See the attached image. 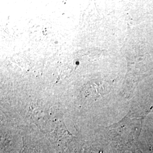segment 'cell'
<instances>
[{"label": "cell", "mask_w": 153, "mask_h": 153, "mask_svg": "<svg viewBox=\"0 0 153 153\" xmlns=\"http://www.w3.org/2000/svg\"><path fill=\"white\" fill-rule=\"evenodd\" d=\"M104 89L105 88L103 82L92 81L85 86L83 88V95L86 97H98L104 93Z\"/></svg>", "instance_id": "obj_1"}]
</instances>
